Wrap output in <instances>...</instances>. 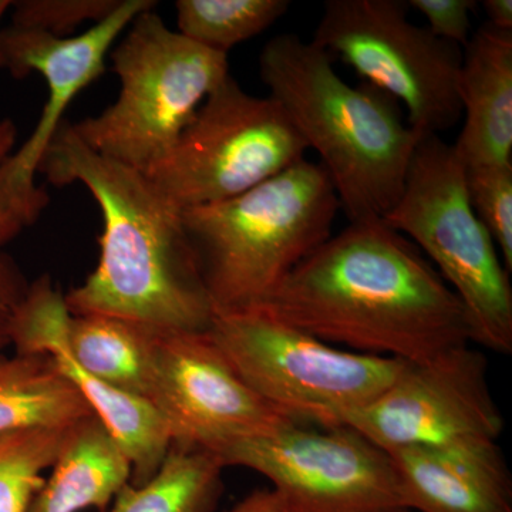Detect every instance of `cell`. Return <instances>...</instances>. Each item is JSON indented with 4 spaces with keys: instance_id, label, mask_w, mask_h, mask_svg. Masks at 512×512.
<instances>
[{
    "instance_id": "83f0119b",
    "label": "cell",
    "mask_w": 512,
    "mask_h": 512,
    "mask_svg": "<svg viewBox=\"0 0 512 512\" xmlns=\"http://www.w3.org/2000/svg\"><path fill=\"white\" fill-rule=\"evenodd\" d=\"M228 512H286L284 504L272 490H256Z\"/></svg>"
},
{
    "instance_id": "7a4b0ae2",
    "label": "cell",
    "mask_w": 512,
    "mask_h": 512,
    "mask_svg": "<svg viewBox=\"0 0 512 512\" xmlns=\"http://www.w3.org/2000/svg\"><path fill=\"white\" fill-rule=\"evenodd\" d=\"M39 174L83 184L103 217L99 262L66 293L72 315H107L148 328L207 332L214 308L185 232L183 210L146 174L87 147L64 120Z\"/></svg>"
},
{
    "instance_id": "4fadbf2b",
    "label": "cell",
    "mask_w": 512,
    "mask_h": 512,
    "mask_svg": "<svg viewBox=\"0 0 512 512\" xmlns=\"http://www.w3.org/2000/svg\"><path fill=\"white\" fill-rule=\"evenodd\" d=\"M148 400L167 421L173 444L184 446L205 448L296 423L241 379L208 330L150 328Z\"/></svg>"
},
{
    "instance_id": "e0dca14e",
    "label": "cell",
    "mask_w": 512,
    "mask_h": 512,
    "mask_svg": "<svg viewBox=\"0 0 512 512\" xmlns=\"http://www.w3.org/2000/svg\"><path fill=\"white\" fill-rule=\"evenodd\" d=\"M49 471L28 512H104L131 481L130 461L93 414L67 430Z\"/></svg>"
},
{
    "instance_id": "5bb4252c",
    "label": "cell",
    "mask_w": 512,
    "mask_h": 512,
    "mask_svg": "<svg viewBox=\"0 0 512 512\" xmlns=\"http://www.w3.org/2000/svg\"><path fill=\"white\" fill-rule=\"evenodd\" d=\"M407 510L512 512V478L495 440H464L389 454Z\"/></svg>"
},
{
    "instance_id": "52a82bcc",
    "label": "cell",
    "mask_w": 512,
    "mask_h": 512,
    "mask_svg": "<svg viewBox=\"0 0 512 512\" xmlns=\"http://www.w3.org/2000/svg\"><path fill=\"white\" fill-rule=\"evenodd\" d=\"M208 333L265 402L296 423L325 429L372 402L407 365L329 345L261 306L215 312Z\"/></svg>"
},
{
    "instance_id": "44dd1931",
    "label": "cell",
    "mask_w": 512,
    "mask_h": 512,
    "mask_svg": "<svg viewBox=\"0 0 512 512\" xmlns=\"http://www.w3.org/2000/svg\"><path fill=\"white\" fill-rule=\"evenodd\" d=\"M288 0H178V33L228 55L232 47L271 28L286 15Z\"/></svg>"
},
{
    "instance_id": "f546056e",
    "label": "cell",
    "mask_w": 512,
    "mask_h": 512,
    "mask_svg": "<svg viewBox=\"0 0 512 512\" xmlns=\"http://www.w3.org/2000/svg\"><path fill=\"white\" fill-rule=\"evenodd\" d=\"M10 6H12V2H9V0H0V22H2L3 16L8 13ZM0 69H5V57H3L2 49V29H0Z\"/></svg>"
},
{
    "instance_id": "3957f363",
    "label": "cell",
    "mask_w": 512,
    "mask_h": 512,
    "mask_svg": "<svg viewBox=\"0 0 512 512\" xmlns=\"http://www.w3.org/2000/svg\"><path fill=\"white\" fill-rule=\"evenodd\" d=\"M259 73L328 174L349 222L383 220L402 195L420 136L399 103L366 83H346L332 57L286 33L266 43Z\"/></svg>"
},
{
    "instance_id": "4dcf8cb0",
    "label": "cell",
    "mask_w": 512,
    "mask_h": 512,
    "mask_svg": "<svg viewBox=\"0 0 512 512\" xmlns=\"http://www.w3.org/2000/svg\"><path fill=\"white\" fill-rule=\"evenodd\" d=\"M390 512H412L410 510H396V511H390Z\"/></svg>"
},
{
    "instance_id": "f1b7e54d",
    "label": "cell",
    "mask_w": 512,
    "mask_h": 512,
    "mask_svg": "<svg viewBox=\"0 0 512 512\" xmlns=\"http://www.w3.org/2000/svg\"><path fill=\"white\" fill-rule=\"evenodd\" d=\"M487 23L494 29L512 32V0H485Z\"/></svg>"
},
{
    "instance_id": "2e32d148",
    "label": "cell",
    "mask_w": 512,
    "mask_h": 512,
    "mask_svg": "<svg viewBox=\"0 0 512 512\" xmlns=\"http://www.w3.org/2000/svg\"><path fill=\"white\" fill-rule=\"evenodd\" d=\"M69 325L47 336L39 353L55 360L82 394L93 416L126 454L131 464L130 484L147 483L156 476L173 446L167 421L150 400L101 382L77 366L67 352Z\"/></svg>"
},
{
    "instance_id": "277c9868",
    "label": "cell",
    "mask_w": 512,
    "mask_h": 512,
    "mask_svg": "<svg viewBox=\"0 0 512 512\" xmlns=\"http://www.w3.org/2000/svg\"><path fill=\"white\" fill-rule=\"evenodd\" d=\"M339 211L328 174L306 158L238 197L183 211L214 313L264 305L332 237Z\"/></svg>"
},
{
    "instance_id": "7402d4cb",
    "label": "cell",
    "mask_w": 512,
    "mask_h": 512,
    "mask_svg": "<svg viewBox=\"0 0 512 512\" xmlns=\"http://www.w3.org/2000/svg\"><path fill=\"white\" fill-rule=\"evenodd\" d=\"M69 429H26L0 434V512L29 511Z\"/></svg>"
},
{
    "instance_id": "ac0fdd59",
    "label": "cell",
    "mask_w": 512,
    "mask_h": 512,
    "mask_svg": "<svg viewBox=\"0 0 512 512\" xmlns=\"http://www.w3.org/2000/svg\"><path fill=\"white\" fill-rule=\"evenodd\" d=\"M92 414L49 355L0 353V434L67 429Z\"/></svg>"
},
{
    "instance_id": "9a60e30c",
    "label": "cell",
    "mask_w": 512,
    "mask_h": 512,
    "mask_svg": "<svg viewBox=\"0 0 512 512\" xmlns=\"http://www.w3.org/2000/svg\"><path fill=\"white\" fill-rule=\"evenodd\" d=\"M464 126L451 144L466 168L512 163V32L485 23L463 49Z\"/></svg>"
},
{
    "instance_id": "cb8c5ba5",
    "label": "cell",
    "mask_w": 512,
    "mask_h": 512,
    "mask_svg": "<svg viewBox=\"0 0 512 512\" xmlns=\"http://www.w3.org/2000/svg\"><path fill=\"white\" fill-rule=\"evenodd\" d=\"M123 0H19L12 2V26L39 30L55 37L70 33L87 22H103Z\"/></svg>"
},
{
    "instance_id": "6da1fadb",
    "label": "cell",
    "mask_w": 512,
    "mask_h": 512,
    "mask_svg": "<svg viewBox=\"0 0 512 512\" xmlns=\"http://www.w3.org/2000/svg\"><path fill=\"white\" fill-rule=\"evenodd\" d=\"M261 308L329 345L406 363L471 342L460 299L423 252L383 220L349 222Z\"/></svg>"
},
{
    "instance_id": "603a6c76",
    "label": "cell",
    "mask_w": 512,
    "mask_h": 512,
    "mask_svg": "<svg viewBox=\"0 0 512 512\" xmlns=\"http://www.w3.org/2000/svg\"><path fill=\"white\" fill-rule=\"evenodd\" d=\"M467 194L478 220L490 232L512 271V163L466 168Z\"/></svg>"
},
{
    "instance_id": "ba28073f",
    "label": "cell",
    "mask_w": 512,
    "mask_h": 512,
    "mask_svg": "<svg viewBox=\"0 0 512 512\" xmlns=\"http://www.w3.org/2000/svg\"><path fill=\"white\" fill-rule=\"evenodd\" d=\"M404 0H328L311 42L406 109L420 137L460 120L463 49L410 22Z\"/></svg>"
},
{
    "instance_id": "7c38bea8",
    "label": "cell",
    "mask_w": 512,
    "mask_h": 512,
    "mask_svg": "<svg viewBox=\"0 0 512 512\" xmlns=\"http://www.w3.org/2000/svg\"><path fill=\"white\" fill-rule=\"evenodd\" d=\"M156 5L153 0H123L113 15L79 36L55 37L12 25L2 29L5 69L15 79L42 74L49 90L35 130L0 165V202L23 227L35 224L49 204V195L37 187L36 177L47 148L66 120L64 113L104 73L106 57L121 33Z\"/></svg>"
},
{
    "instance_id": "484cf974",
    "label": "cell",
    "mask_w": 512,
    "mask_h": 512,
    "mask_svg": "<svg viewBox=\"0 0 512 512\" xmlns=\"http://www.w3.org/2000/svg\"><path fill=\"white\" fill-rule=\"evenodd\" d=\"M28 285L29 282L26 281L16 262L2 252L0 254V353L10 346V322Z\"/></svg>"
},
{
    "instance_id": "ffe728a7",
    "label": "cell",
    "mask_w": 512,
    "mask_h": 512,
    "mask_svg": "<svg viewBox=\"0 0 512 512\" xmlns=\"http://www.w3.org/2000/svg\"><path fill=\"white\" fill-rule=\"evenodd\" d=\"M224 468L211 451L174 443L156 476L127 484L104 512H212Z\"/></svg>"
},
{
    "instance_id": "d4e9b609",
    "label": "cell",
    "mask_w": 512,
    "mask_h": 512,
    "mask_svg": "<svg viewBox=\"0 0 512 512\" xmlns=\"http://www.w3.org/2000/svg\"><path fill=\"white\" fill-rule=\"evenodd\" d=\"M427 20L426 28L441 40L464 49L471 39V13L477 8L474 0H410Z\"/></svg>"
},
{
    "instance_id": "4316f807",
    "label": "cell",
    "mask_w": 512,
    "mask_h": 512,
    "mask_svg": "<svg viewBox=\"0 0 512 512\" xmlns=\"http://www.w3.org/2000/svg\"><path fill=\"white\" fill-rule=\"evenodd\" d=\"M18 138V128L10 119H0V165L13 153ZM22 222L0 202V254L3 248L23 231Z\"/></svg>"
},
{
    "instance_id": "8992f818",
    "label": "cell",
    "mask_w": 512,
    "mask_h": 512,
    "mask_svg": "<svg viewBox=\"0 0 512 512\" xmlns=\"http://www.w3.org/2000/svg\"><path fill=\"white\" fill-rule=\"evenodd\" d=\"M383 221L427 255L466 311L471 342L512 353L510 272L467 194L466 167L440 136L421 137Z\"/></svg>"
},
{
    "instance_id": "8fae6325",
    "label": "cell",
    "mask_w": 512,
    "mask_h": 512,
    "mask_svg": "<svg viewBox=\"0 0 512 512\" xmlns=\"http://www.w3.org/2000/svg\"><path fill=\"white\" fill-rule=\"evenodd\" d=\"M384 453L464 440H498L504 419L488 384L480 350L458 346L426 363H407L372 402L342 414Z\"/></svg>"
},
{
    "instance_id": "9c48e42d",
    "label": "cell",
    "mask_w": 512,
    "mask_h": 512,
    "mask_svg": "<svg viewBox=\"0 0 512 512\" xmlns=\"http://www.w3.org/2000/svg\"><path fill=\"white\" fill-rule=\"evenodd\" d=\"M306 151L278 101L245 92L229 74L146 175L185 211L238 197L302 161Z\"/></svg>"
},
{
    "instance_id": "5b68a950",
    "label": "cell",
    "mask_w": 512,
    "mask_h": 512,
    "mask_svg": "<svg viewBox=\"0 0 512 512\" xmlns=\"http://www.w3.org/2000/svg\"><path fill=\"white\" fill-rule=\"evenodd\" d=\"M127 29L111 49L120 79L116 103L72 127L96 153L146 174L227 79L228 56L168 28L153 9L138 15Z\"/></svg>"
},
{
    "instance_id": "30bf717a",
    "label": "cell",
    "mask_w": 512,
    "mask_h": 512,
    "mask_svg": "<svg viewBox=\"0 0 512 512\" xmlns=\"http://www.w3.org/2000/svg\"><path fill=\"white\" fill-rule=\"evenodd\" d=\"M224 467L256 471L286 512L407 510L390 456L345 426L291 423L205 447Z\"/></svg>"
},
{
    "instance_id": "d6986e66",
    "label": "cell",
    "mask_w": 512,
    "mask_h": 512,
    "mask_svg": "<svg viewBox=\"0 0 512 512\" xmlns=\"http://www.w3.org/2000/svg\"><path fill=\"white\" fill-rule=\"evenodd\" d=\"M67 352L73 362L89 375L148 400V326L114 316L72 315Z\"/></svg>"
}]
</instances>
